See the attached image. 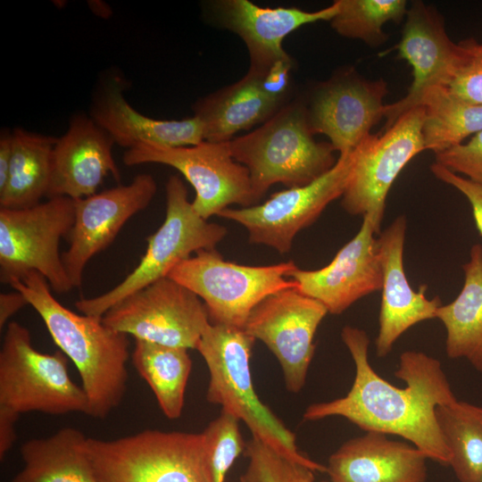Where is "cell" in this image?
<instances>
[{"label":"cell","mask_w":482,"mask_h":482,"mask_svg":"<svg viewBox=\"0 0 482 482\" xmlns=\"http://www.w3.org/2000/svg\"><path fill=\"white\" fill-rule=\"evenodd\" d=\"M341 338L355 367L352 387L341 398L311 404L303 413L304 420L343 417L367 432L399 436L428 459L449 466L451 452L440 432L435 409L457 399L440 362L422 352H403L395 375L406 386L399 388L370 365V339L364 330L345 326Z\"/></svg>","instance_id":"obj_1"},{"label":"cell","mask_w":482,"mask_h":482,"mask_svg":"<svg viewBox=\"0 0 482 482\" xmlns=\"http://www.w3.org/2000/svg\"><path fill=\"white\" fill-rule=\"evenodd\" d=\"M9 285L25 296L55 345L76 366L87 397L88 416L108 417L127 391L128 336L108 328L102 318L76 313L63 306L37 271L12 279Z\"/></svg>","instance_id":"obj_2"},{"label":"cell","mask_w":482,"mask_h":482,"mask_svg":"<svg viewBox=\"0 0 482 482\" xmlns=\"http://www.w3.org/2000/svg\"><path fill=\"white\" fill-rule=\"evenodd\" d=\"M255 339L244 328L211 323L196 347L209 370L208 402L245 422L255 437L290 461L312 471L326 466L300 453L295 434L257 396L250 358Z\"/></svg>","instance_id":"obj_3"},{"label":"cell","mask_w":482,"mask_h":482,"mask_svg":"<svg viewBox=\"0 0 482 482\" xmlns=\"http://www.w3.org/2000/svg\"><path fill=\"white\" fill-rule=\"evenodd\" d=\"M313 136L305 106L294 103L253 131L229 141L232 157L249 172L258 201L272 185L305 186L335 166L330 143L316 142Z\"/></svg>","instance_id":"obj_4"},{"label":"cell","mask_w":482,"mask_h":482,"mask_svg":"<svg viewBox=\"0 0 482 482\" xmlns=\"http://www.w3.org/2000/svg\"><path fill=\"white\" fill-rule=\"evenodd\" d=\"M87 449L98 482H214L202 433L145 429Z\"/></svg>","instance_id":"obj_5"},{"label":"cell","mask_w":482,"mask_h":482,"mask_svg":"<svg viewBox=\"0 0 482 482\" xmlns=\"http://www.w3.org/2000/svg\"><path fill=\"white\" fill-rule=\"evenodd\" d=\"M227 229L200 217L188 201L187 190L178 176L166 183V214L160 228L147 238V247L137 266L105 293L75 303L83 314L102 318L129 295L167 278L181 262L201 250L215 249Z\"/></svg>","instance_id":"obj_6"},{"label":"cell","mask_w":482,"mask_h":482,"mask_svg":"<svg viewBox=\"0 0 482 482\" xmlns=\"http://www.w3.org/2000/svg\"><path fill=\"white\" fill-rule=\"evenodd\" d=\"M0 407L19 415L89 411L85 391L69 374L68 357L36 350L29 330L16 321L8 323L0 350Z\"/></svg>","instance_id":"obj_7"},{"label":"cell","mask_w":482,"mask_h":482,"mask_svg":"<svg viewBox=\"0 0 482 482\" xmlns=\"http://www.w3.org/2000/svg\"><path fill=\"white\" fill-rule=\"evenodd\" d=\"M293 261L265 266L226 261L215 249L201 250L177 265L169 278L195 293L213 324L244 328L253 309L269 295L296 288Z\"/></svg>","instance_id":"obj_8"},{"label":"cell","mask_w":482,"mask_h":482,"mask_svg":"<svg viewBox=\"0 0 482 482\" xmlns=\"http://www.w3.org/2000/svg\"><path fill=\"white\" fill-rule=\"evenodd\" d=\"M75 218L74 200L65 196L23 209L0 208V280L8 284L37 271L58 294L73 287L59 244L68 237Z\"/></svg>","instance_id":"obj_9"},{"label":"cell","mask_w":482,"mask_h":482,"mask_svg":"<svg viewBox=\"0 0 482 482\" xmlns=\"http://www.w3.org/2000/svg\"><path fill=\"white\" fill-rule=\"evenodd\" d=\"M422 105L402 114L381 135L370 134L352 152L349 178L341 204L352 215L366 216L376 234L387 194L402 170L425 149Z\"/></svg>","instance_id":"obj_10"},{"label":"cell","mask_w":482,"mask_h":482,"mask_svg":"<svg viewBox=\"0 0 482 482\" xmlns=\"http://www.w3.org/2000/svg\"><path fill=\"white\" fill-rule=\"evenodd\" d=\"M128 166L161 163L179 170L195 189L192 205L204 220L231 204H258L247 169L231 155L229 142L202 141L194 145L170 147L142 143L126 150Z\"/></svg>","instance_id":"obj_11"},{"label":"cell","mask_w":482,"mask_h":482,"mask_svg":"<svg viewBox=\"0 0 482 482\" xmlns=\"http://www.w3.org/2000/svg\"><path fill=\"white\" fill-rule=\"evenodd\" d=\"M102 321L136 340L187 349H195L210 324L203 301L169 277L129 295Z\"/></svg>","instance_id":"obj_12"},{"label":"cell","mask_w":482,"mask_h":482,"mask_svg":"<svg viewBox=\"0 0 482 482\" xmlns=\"http://www.w3.org/2000/svg\"><path fill=\"white\" fill-rule=\"evenodd\" d=\"M351 154L339 155L330 170L310 184L274 193L262 204L227 208L218 216L243 226L250 243L285 254L291 250L296 234L312 225L331 202L343 195L351 170Z\"/></svg>","instance_id":"obj_13"},{"label":"cell","mask_w":482,"mask_h":482,"mask_svg":"<svg viewBox=\"0 0 482 482\" xmlns=\"http://www.w3.org/2000/svg\"><path fill=\"white\" fill-rule=\"evenodd\" d=\"M328 313L319 301L297 288H287L259 303L245 322V331L278 359L292 393H298L305 384L315 352L314 336Z\"/></svg>","instance_id":"obj_14"},{"label":"cell","mask_w":482,"mask_h":482,"mask_svg":"<svg viewBox=\"0 0 482 482\" xmlns=\"http://www.w3.org/2000/svg\"><path fill=\"white\" fill-rule=\"evenodd\" d=\"M386 82L370 80L347 69L321 83L306 109L313 135L328 137L341 154L353 152L384 118Z\"/></svg>","instance_id":"obj_15"},{"label":"cell","mask_w":482,"mask_h":482,"mask_svg":"<svg viewBox=\"0 0 482 482\" xmlns=\"http://www.w3.org/2000/svg\"><path fill=\"white\" fill-rule=\"evenodd\" d=\"M156 190L154 179L142 173L128 185L74 200L75 218L68 236L70 246L62 253L73 287L81 286L87 262L114 240L132 216L148 206Z\"/></svg>","instance_id":"obj_16"},{"label":"cell","mask_w":482,"mask_h":482,"mask_svg":"<svg viewBox=\"0 0 482 482\" xmlns=\"http://www.w3.org/2000/svg\"><path fill=\"white\" fill-rule=\"evenodd\" d=\"M405 17L402 37L395 48L398 56L411 66L413 79L404 97L385 105V129L404 112L420 106L428 88L445 87L461 55L459 43L451 40L443 16L433 5L414 1Z\"/></svg>","instance_id":"obj_17"},{"label":"cell","mask_w":482,"mask_h":482,"mask_svg":"<svg viewBox=\"0 0 482 482\" xmlns=\"http://www.w3.org/2000/svg\"><path fill=\"white\" fill-rule=\"evenodd\" d=\"M292 62L267 71L249 69L239 81L204 98L195 106L209 142H229L233 135L265 122L283 106L289 87Z\"/></svg>","instance_id":"obj_18"},{"label":"cell","mask_w":482,"mask_h":482,"mask_svg":"<svg viewBox=\"0 0 482 482\" xmlns=\"http://www.w3.org/2000/svg\"><path fill=\"white\" fill-rule=\"evenodd\" d=\"M376 231L363 216L357 234L318 270H294L297 289L322 303L330 314H341L359 299L381 290L382 268Z\"/></svg>","instance_id":"obj_19"},{"label":"cell","mask_w":482,"mask_h":482,"mask_svg":"<svg viewBox=\"0 0 482 482\" xmlns=\"http://www.w3.org/2000/svg\"><path fill=\"white\" fill-rule=\"evenodd\" d=\"M407 220L397 217L378 238L382 268V296L378 316V331L375 339L378 357H386L397 339L419 322L436 318L442 305L438 296L428 299L427 286L415 291L403 268V247Z\"/></svg>","instance_id":"obj_20"},{"label":"cell","mask_w":482,"mask_h":482,"mask_svg":"<svg viewBox=\"0 0 482 482\" xmlns=\"http://www.w3.org/2000/svg\"><path fill=\"white\" fill-rule=\"evenodd\" d=\"M114 141L92 118L74 117L54 146L47 198L73 200L96 193L105 177L120 173L112 156Z\"/></svg>","instance_id":"obj_21"},{"label":"cell","mask_w":482,"mask_h":482,"mask_svg":"<svg viewBox=\"0 0 482 482\" xmlns=\"http://www.w3.org/2000/svg\"><path fill=\"white\" fill-rule=\"evenodd\" d=\"M337 11V0L313 12L292 7L264 8L248 0L215 4L221 25L243 39L250 55V69L257 71H267L279 62L292 61L283 48L285 37L303 25L331 21Z\"/></svg>","instance_id":"obj_22"},{"label":"cell","mask_w":482,"mask_h":482,"mask_svg":"<svg viewBox=\"0 0 482 482\" xmlns=\"http://www.w3.org/2000/svg\"><path fill=\"white\" fill-rule=\"evenodd\" d=\"M427 460L411 444L367 432L332 453L326 472L330 482H425Z\"/></svg>","instance_id":"obj_23"},{"label":"cell","mask_w":482,"mask_h":482,"mask_svg":"<svg viewBox=\"0 0 482 482\" xmlns=\"http://www.w3.org/2000/svg\"><path fill=\"white\" fill-rule=\"evenodd\" d=\"M91 118L115 144L127 150L142 143L178 147L204 140L203 123L195 115L180 120H165L141 114L125 99L119 79H111L104 86Z\"/></svg>","instance_id":"obj_24"},{"label":"cell","mask_w":482,"mask_h":482,"mask_svg":"<svg viewBox=\"0 0 482 482\" xmlns=\"http://www.w3.org/2000/svg\"><path fill=\"white\" fill-rule=\"evenodd\" d=\"M87 438L65 427L21 446L24 466L11 482H98L87 453Z\"/></svg>","instance_id":"obj_25"},{"label":"cell","mask_w":482,"mask_h":482,"mask_svg":"<svg viewBox=\"0 0 482 482\" xmlns=\"http://www.w3.org/2000/svg\"><path fill=\"white\" fill-rule=\"evenodd\" d=\"M464 282L456 298L441 305L436 318L446 331L445 351L451 359H466L482 372V245L471 246L462 266Z\"/></svg>","instance_id":"obj_26"},{"label":"cell","mask_w":482,"mask_h":482,"mask_svg":"<svg viewBox=\"0 0 482 482\" xmlns=\"http://www.w3.org/2000/svg\"><path fill=\"white\" fill-rule=\"evenodd\" d=\"M12 161L6 185L0 191V208L23 209L46 196L57 138L20 128L12 132Z\"/></svg>","instance_id":"obj_27"},{"label":"cell","mask_w":482,"mask_h":482,"mask_svg":"<svg viewBox=\"0 0 482 482\" xmlns=\"http://www.w3.org/2000/svg\"><path fill=\"white\" fill-rule=\"evenodd\" d=\"M183 347L136 340L132 363L148 384L162 413L170 420L180 417L192 361Z\"/></svg>","instance_id":"obj_28"},{"label":"cell","mask_w":482,"mask_h":482,"mask_svg":"<svg viewBox=\"0 0 482 482\" xmlns=\"http://www.w3.org/2000/svg\"><path fill=\"white\" fill-rule=\"evenodd\" d=\"M420 105L425 110V149L435 154L462 144L468 137L482 130V104L463 99L446 87L428 88Z\"/></svg>","instance_id":"obj_29"},{"label":"cell","mask_w":482,"mask_h":482,"mask_svg":"<svg viewBox=\"0 0 482 482\" xmlns=\"http://www.w3.org/2000/svg\"><path fill=\"white\" fill-rule=\"evenodd\" d=\"M436 419L451 452L449 466L460 482L482 479V406L456 400L435 409Z\"/></svg>","instance_id":"obj_30"},{"label":"cell","mask_w":482,"mask_h":482,"mask_svg":"<svg viewBox=\"0 0 482 482\" xmlns=\"http://www.w3.org/2000/svg\"><path fill=\"white\" fill-rule=\"evenodd\" d=\"M338 11L330 21L341 36L360 39L375 47L387 36L382 27L388 21L400 23L407 13L404 0H337Z\"/></svg>","instance_id":"obj_31"},{"label":"cell","mask_w":482,"mask_h":482,"mask_svg":"<svg viewBox=\"0 0 482 482\" xmlns=\"http://www.w3.org/2000/svg\"><path fill=\"white\" fill-rule=\"evenodd\" d=\"M239 420L221 410L202 433L214 482H224L227 472L245 447Z\"/></svg>","instance_id":"obj_32"},{"label":"cell","mask_w":482,"mask_h":482,"mask_svg":"<svg viewBox=\"0 0 482 482\" xmlns=\"http://www.w3.org/2000/svg\"><path fill=\"white\" fill-rule=\"evenodd\" d=\"M249 459L240 482H304L312 470L284 457L261 440L253 437L245 447Z\"/></svg>","instance_id":"obj_33"},{"label":"cell","mask_w":482,"mask_h":482,"mask_svg":"<svg viewBox=\"0 0 482 482\" xmlns=\"http://www.w3.org/2000/svg\"><path fill=\"white\" fill-rule=\"evenodd\" d=\"M459 45L460 59L445 87L463 99L482 104V44L468 38Z\"/></svg>","instance_id":"obj_34"},{"label":"cell","mask_w":482,"mask_h":482,"mask_svg":"<svg viewBox=\"0 0 482 482\" xmlns=\"http://www.w3.org/2000/svg\"><path fill=\"white\" fill-rule=\"evenodd\" d=\"M435 162L482 186V130L459 145L435 154Z\"/></svg>","instance_id":"obj_35"},{"label":"cell","mask_w":482,"mask_h":482,"mask_svg":"<svg viewBox=\"0 0 482 482\" xmlns=\"http://www.w3.org/2000/svg\"><path fill=\"white\" fill-rule=\"evenodd\" d=\"M430 170L436 179L453 186L466 196L472 209L476 227L482 235V186L436 162L430 166Z\"/></svg>","instance_id":"obj_36"},{"label":"cell","mask_w":482,"mask_h":482,"mask_svg":"<svg viewBox=\"0 0 482 482\" xmlns=\"http://www.w3.org/2000/svg\"><path fill=\"white\" fill-rule=\"evenodd\" d=\"M19 414L0 407V458L3 460L16 440L15 422Z\"/></svg>","instance_id":"obj_37"},{"label":"cell","mask_w":482,"mask_h":482,"mask_svg":"<svg viewBox=\"0 0 482 482\" xmlns=\"http://www.w3.org/2000/svg\"><path fill=\"white\" fill-rule=\"evenodd\" d=\"M29 304L25 296L19 291L0 294V328L2 329L9 319L22 307Z\"/></svg>","instance_id":"obj_38"},{"label":"cell","mask_w":482,"mask_h":482,"mask_svg":"<svg viewBox=\"0 0 482 482\" xmlns=\"http://www.w3.org/2000/svg\"><path fill=\"white\" fill-rule=\"evenodd\" d=\"M12 154V132L4 133L0 138V191L7 182Z\"/></svg>","instance_id":"obj_39"},{"label":"cell","mask_w":482,"mask_h":482,"mask_svg":"<svg viewBox=\"0 0 482 482\" xmlns=\"http://www.w3.org/2000/svg\"><path fill=\"white\" fill-rule=\"evenodd\" d=\"M304 482H314V477L306 479Z\"/></svg>","instance_id":"obj_40"},{"label":"cell","mask_w":482,"mask_h":482,"mask_svg":"<svg viewBox=\"0 0 482 482\" xmlns=\"http://www.w3.org/2000/svg\"><path fill=\"white\" fill-rule=\"evenodd\" d=\"M479 482H482V479Z\"/></svg>","instance_id":"obj_41"}]
</instances>
